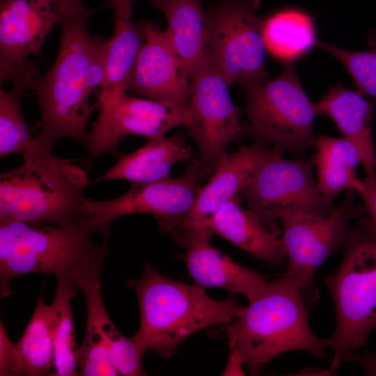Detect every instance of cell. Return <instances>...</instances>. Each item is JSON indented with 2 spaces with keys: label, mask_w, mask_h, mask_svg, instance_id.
Segmentation results:
<instances>
[{
  "label": "cell",
  "mask_w": 376,
  "mask_h": 376,
  "mask_svg": "<svg viewBox=\"0 0 376 376\" xmlns=\"http://www.w3.org/2000/svg\"><path fill=\"white\" fill-rule=\"evenodd\" d=\"M93 12L84 6L61 15L56 59L33 89L41 117L36 139L49 149L61 138H72L87 150L89 148L87 124L93 111L89 97L103 82L108 41L91 35L87 23Z\"/></svg>",
  "instance_id": "6da1fadb"
},
{
  "label": "cell",
  "mask_w": 376,
  "mask_h": 376,
  "mask_svg": "<svg viewBox=\"0 0 376 376\" xmlns=\"http://www.w3.org/2000/svg\"><path fill=\"white\" fill-rule=\"evenodd\" d=\"M19 166L0 175V221L67 227L84 226L89 199L86 169L56 157L36 137Z\"/></svg>",
  "instance_id": "7a4b0ae2"
},
{
  "label": "cell",
  "mask_w": 376,
  "mask_h": 376,
  "mask_svg": "<svg viewBox=\"0 0 376 376\" xmlns=\"http://www.w3.org/2000/svg\"><path fill=\"white\" fill-rule=\"evenodd\" d=\"M94 234L83 226L0 221L1 297L10 295L13 279L33 273L64 277L81 289L101 273L109 251L108 239L97 243Z\"/></svg>",
  "instance_id": "3957f363"
},
{
  "label": "cell",
  "mask_w": 376,
  "mask_h": 376,
  "mask_svg": "<svg viewBox=\"0 0 376 376\" xmlns=\"http://www.w3.org/2000/svg\"><path fill=\"white\" fill-rule=\"evenodd\" d=\"M126 285L136 294L140 325L132 337L142 356L152 350L169 357L194 333L211 326L230 323L245 306L231 297L215 300L201 286L190 285L162 275L145 264L141 276Z\"/></svg>",
  "instance_id": "277c9868"
},
{
  "label": "cell",
  "mask_w": 376,
  "mask_h": 376,
  "mask_svg": "<svg viewBox=\"0 0 376 376\" xmlns=\"http://www.w3.org/2000/svg\"><path fill=\"white\" fill-rule=\"evenodd\" d=\"M228 345L241 354L244 366L257 375L263 365L292 351L325 358V338L316 336L308 323V305L287 273L267 281L243 313L228 324Z\"/></svg>",
  "instance_id": "5b68a950"
},
{
  "label": "cell",
  "mask_w": 376,
  "mask_h": 376,
  "mask_svg": "<svg viewBox=\"0 0 376 376\" xmlns=\"http://www.w3.org/2000/svg\"><path fill=\"white\" fill-rule=\"evenodd\" d=\"M337 270L324 278L333 300L336 329L325 338L335 373L349 352L366 346L376 329V233L366 218L350 228Z\"/></svg>",
  "instance_id": "8992f818"
},
{
  "label": "cell",
  "mask_w": 376,
  "mask_h": 376,
  "mask_svg": "<svg viewBox=\"0 0 376 376\" xmlns=\"http://www.w3.org/2000/svg\"><path fill=\"white\" fill-rule=\"evenodd\" d=\"M244 88L249 122L245 127L247 135L299 157L315 147L314 103L305 93L292 63L273 79Z\"/></svg>",
  "instance_id": "52a82bcc"
},
{
  "label": "cell",
  "mask_w": 376,
  "mask_h": 376,
  "mask_svg": "<svg viewBox=\"0 0 376 376\" xmlns=\"http://www.w3.org/2000/svg\"><path fill=\"white\" fill-rule=\"evenodd\" d=\"M355 193L347 190L341 203L327 216L297 207H287L279 212L281 240L288 256L285 272L293 279L308 306L314 304L319 297L314 283L315 274L344 245L350 228L349 221L364 210L356 204Z\"/></svg>",
  "instance_id": "ba28073f"
},
{
  "label": "cell",
  "mask_w": 376,
  "mask_h": 376,
  "mask_svg": "<svg viewBox=\"0 0 376 376\" xmlns=\"http://www.w3.org/2000/svg\"><path fill=\"white\" fill-rule=\"evenodd\" d=\"M260 0H216L208 5V48L229 85L263 82L267 48Z\"/></svg>",
  "instance_id": "9c48e42d"
},
{
  "label": "cell",
  "mask_w": 376,
  "mask_h": 376,
  "mask_svg": "<svg viewBox=\"0 0 376 376\" xmlns=\"http://www.w3.org/2000/svg\"><path fill=\"white\" fill-rule=\"evenodd\" d=\"M228 86L208 48L190 79L185 125L199 148L198 164L203 177L214 173L228 144L245 133Z\"/></svg>",
  "instance_id": "30bf717a"
},
{
  "label": "cell",
  "mask_w": 376,
  "mask_h": 376,
  "mask_svg": "<svg viewBox=\"0 0 376 376\" xmlns=\"http://www.w3.org/2000/svg\"><path fill=\"white\" fill-rule=\"evenodd\" d=\"M313 165V159H288L274 148L268 150L244 188L247 209L274 235L281 233L279 212L283 209L297 207L322 216L334 210L315 182Z\"/></svg>",
  "instance_id": "8fae6325"
},
{
  "label": "cell",
  "mask_w": 376,
  "mask_h": 376,
  "mask_svg": "<svg viewBox=\"0 0 376 376\" xmlns=\"http://www.w3.org/2000/svg\"><path fill=\"white\" fill-rule=\"evenodd\" d=\"M203 178L198 161H193L179 178L132 183L126 193L113 199L90 198L86 226L102 238H108L114 219L146 213L155 217L162 231L172 234L190 212Z\"/></svg>",
  "instance_id": "7c38bea8"
},
{
  "label": "cell",
  "mask_w": 376,
  "mask_h": 376,
  "mask_svg": "<svg viewBox=\"0 0 376 376\" xmlns=\"http://www.w3.org/2000/svg\"><path fill=\"white\" fill-rule=\"evenodd\" d=\"M98 117L90 132L86 168L101 155H116L118 147L127 135L148 139L164 135L169 130L185 125L187 111L153 100L130 96L126 92H99Z\"/></svg>",
  "instance_id": "4fadbf2b"
},
{
  "label": "cell",
  "mask_w": 376,
  "mask_h": 376,
  "mask_svg": "<svg viewBox=\"0 0 376 376\" xmlns=\"http://www.w3.org/2000/svg\"><path fill=\"white\" fill-rule=\"evenodd\" d=\"M61 17L43 0H1L0 82L33 89L42 76L29 56L40 57L45 38Z\"/></svg>",
  "instance_id": "5bb4252c"
},
{
  "label": "cell",
  "mask_w": 376,
  "mask_h": 376,
  "mask_svg": "<svg viewBox=\"0 0 376 376\" xmlns=\"http://www.w3.org/2000/svg\"><path fill=\"white\" fill-rule=\"evenodd\" d=\"M146 40L128 90L167 106L187 111L190 79L166 31L143 20Z\"/></svg>",
  "instance_id": "9a60e30c"
},
{
  "label": "cell",
  "mask_w": 376,
  "mask_h": 376,
  "mask_svg": "<svg viewBox=\"0 0 376 376\" xmlns=\"http://www.w3.org/2000/svg\"><path fill=\"white\" fill-rule=\"evenodd\" d=\"M173 239L186 251L182 254L191 277L201 287H216L241 294L249 302L261 291L267 276L235 262L210 243L212 232L205 226L177 230Z\"/></svg>",
  "instance_id": "2e32d148"
},
{
  "label": "cell",
  "mask_w": 376,
  "mask_h": 376,
  "mask_svg": "<svg viewBox=\"0 0 376 376\" xmlns=\"http://www.w3.org/2000/svg\"><path fill=\"white\" fill-rule=\"evenodd\" d=\"M267 151L265 144L256 141L251 146H242L235 152H226L210 181L201 187L190 212L177 230L204 226L224 203L241 196Z\"/></svg>",
  "instance_id": "e0dca14e"
},
{
  "label": "cell",
  "mask_w": 376,
  "mask_h": 376,
  "mask_svg": "<svg viewBox=\"0 0 376 376\" xmlns=\"http://www.w3.org/2000/svg\"><path fill=\"white\" fill-rule=\"evenodd\" d=\"M242 196L224 203L204 226L237 247L274 267L288 261L283 242L272 234L258 216L241 206Z\"/></svg>",
  "instance_id": "ac0fdd59"
},
{
  "label": "cell",
  "mask_w": 376,
  "mask_h": 376,
  "mask_svg": "<svg viewBox=\"0 0 376 376\" xmlns=\"http://www.w3.org/2000/svg\"><path fill=\"white\" fill-rule=\"evenodd\" d=\"M316 115L328 116L343 136L358 148L366 178L376 177V153L373 136V104L360 92L340 84L329 88L320 101L314 103Z\"/></svg>",
  "instance_id": "d6986e66"
},
{
  "label": "cell",
  "mask_w": 376,
  "mask_h": 376,
  "mask_svg": "<svg viewBox=\"0 0 376 376\" xmlns=\"http://www.w3.org/2000/svg\"><path fill=\"white\" fill-rule=\"evenodd\" d=\"M100 275L93 276L81 288L86 303V327L83 342L105 345L118 374L146 375L141 366L143 356L132 337L123 336L106 311L101 293Z\"/></svg>",
  "instance_id": "ffe728a7"
},
{
  "label": "cell",
  "mask_w": 376,
  "mask_h": 376,
  "mask_svg": "<svg viewBox=\"0 0 376 376\" xmlns=\"http://www.w3.org/2000/svg\"><path fill=\"white\" fill-rule=\"evenodd\" d=\"M164 15L170 41L189 79L208 51V21L202 0H148Z\"/></svg>",
  "instance_id": "44dd1931"
},
{
  "label": "cell",
  "mask_w": 376,
  "mask_h": 376,
  "mask_svg": "<svg viewBox=\"0 0 376 376\" xmlns=\"http://www.w3.org/2000/svg\"><path fill=\"white\" fill-rule=\"evenodd\" d=\"M192 154L181 134L152 137L143 147L121 155L113 166L93 182L125 180L144 183L166 178L175 163L189 160Z\"/></svg>",
  "instance_id": "7402d4cb"
},
{
  "label": "cell",
  "mask_w": 376,
  "mask_h": 376,
  "mask_svg": "<svg viewBox=\"0 0 376 376\" xmlns=\"http://www.w3.org/2000/svg\"><path fill=\"white\" fill-rule=\"evenodd\" d=\"M317 152L313 159L317 166V185L324 200L334 205L336 196L344 190L360 194L365 187L364 180L357 174L361 162L357 146L345 138L324 135L316 136Z\"/></svg>",
  "instance_id": "603a6c76"
},
{
  "label": "cell",
  "mask_w": 376,
  "mask_h": 376,
  "mask_svg": "<svg viewBox=\"0 0 376 376\" xmlns=\"http://www.w3.org/2000/svg\"><path fill=\"white\" fill-rule=\"evenodd\" d=\"M267 50L278 60L290 63L317 44L313 19L304 10L285 7L263 19Z\"/></svg>",
  "instance_id": "cb8c5ba5"
},
{
  "label": "cell",
  "mask_w": 376,
  "mask_h": 376,
  "mask_svg": "<svg viewBox=\"0 0 376 376\" xmlns=\"http://www.w3.org/2000/svg\"><path fill=\"white\" fill-rule=\"evenodd\" d=\"M146 40L143 21L113 17V33L104 56V77L99 92H126L138 56Z\"/></svg>",
  "instance_id": "d4e9b609"
},
{
  "label": "cell",
  "mask_w": 376,
  "mask_h": 376,
  "mask_svg": "<svg viewBox=\"0 0 376 376\" xmlns=\"http://www.w3.org/2000/svg\"><path fill=\"white\" fill-rule=\"evenodd\" d=\"M15 345L22 375H50L54 368L52 313L51 305L43 297L38 298L34 313Z\"/></svg>",
  "instance_id": "484cf974"
},
{
  "label": "cell",
  "mask_w": 376,
  "mask_h": 376,
  "mask_svg": "<svg viewBox=\"0 0 376 376\" xmlns=\"http://www.w3.org/2000/svg\"><path fill=\"white\" fill-rule=\"evenodd\" d=\"M56 290L51 305L54 369L52 375H79L76 357V339L71 310V299L77 288L67 279L56 277Z\"/></svg>",
  "instance_id": "4316f807"
},
{
  "label": "cell",
  "mask_w": 376,
  "mask_h": 376,
  "mask_svg": "<svg viewBox=\"0 0 376 376\" xmlns=\"http://www.w3.org/2000/svg\"><path fill=\"white\" fill-rule=\"evenodd\" d=\"M27 89L12 84L8 91L0 88V157L24 152L34 136L21 108V99Z\"/></svg>",
  "instance_id": "83f0119b"
},
{
  "label": "cell",
  "mask_w": 376,
  "mask_h": 376,
  "mask_svg": "<svg viewBox=\"0 0 376 376\" xmlns=\"http://www.w3.org/2000/svg\"><path fill=\"white\" fill-rule=\"evenodd\" d=\"M370 48L349 51L338 46L318 41L316 45L337 58L347 70L359 92L376 102V31L368 36Z\"/></svg>",
  "instance_id": "f1b7e54d"
},
{
  "label": "cell",
  "mask_w": 376,
  "mask_h": 376,
  "mask_svg": "<svg viewBox=\"0 0 376 376\" xmlns=\"http://www.w3.org/2000/svg\"><path fill=\"white\" fill-rule=\"evenodd\" d=\"M0 375H22L18 354L0 323Z\"/></svg>",
  "instance_id": "f546056e"
},
{
  "label": "cell",
  "mask_w": 376,
  "mask_h": 376,
  "mask_svg": "<svg viewBox=\"0 0 376 376\" xmlns=\"http://www.w3.org/2000/svg\"><path fill=\"white\" fill-rule=\"evenodd\" d=\"M364 190L359 194L364 202L366 217L369 225L376 233V177L365 178Z\"/></svg>",
  "instance_id": "4dcf8cb0"
},
{
  "label": "cell",
  "mask_w": 376,
  "mask_h": 376,
  "mask_svg": "<svg viewBox=\"0 0 376 376\" xmlns=\"http://www.w3.org/2000/svg\"><path fill=\"white\" fill-rule=\"evenodd\" d=\"M343 363H354L365 375L376 376V351L350 352L344 357Z\"/></svg>",
  "instance_id": "1f68e13d"
},
{
  "label": "cell",
  "mask_w": 376,
  "mask_h": 376,
  "mask_svg": "<svg viewBox=\"0 0 376 376\" xmlns=\"http://www.w3.org/2000/svg\"><path fill=\"white\" fill-rule=\"evenodd\" d=\"M230 354L223 375H245L243 366L244 365L242 357L238 350L229 346Z\"/></svg>",
  "instance_id": "d6a6232c"
},
{
  "label": "cell",
  "mask_w": 376,
  "mask_h": 376,
  "mask_svg": "<svg viewBox=\"0 0 376 376\" xmlns=\"http://www.w3.org/2000/svg\"><path fill=\"white\" fill-rule=\"evenodd\" d=\"M135 0H107L106 6L113 10V17L130 19Z\"/></svg>",
  "instance_id": "836d02e7"
},
{
  "label": "cell",
  "mask_w": 376,
  "mask_h": 376,
  "mask_svg": "<svg viewBox=\"0 0 376 376\" xmlns=\"http://www.w3.org/2000/svg\"><path fill=\"white\" fill-rule=\"evenodd\" d=\"M51 4L60 15L62 13L84 7L83 0H43Z\"/></svg>",
  "instance_id": "e575fe53"
},
{
  "label": "cell",
  "mask_w": 376,
  "mask_h": 376,
  "mask_svg": "<svg viewBox=\"0 0 376 376\" xmlns=\"http://www.w3.org/2000/svg\"><path fill=\"white\" fill-rule=\"evenodd\" d=\"M301 375H332L334 373L329 369L328 370H319L317 369H306L299 373Z\"/></svg>",
  "instance_id": "d590c367"
}]
</instances>
